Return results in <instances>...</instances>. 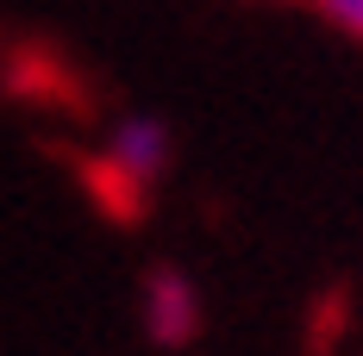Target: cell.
<instances>
[{"instance_id":"obj_1","label":"cell","mask_w":363,"mask_h":356,"mask_svg":"<svg viewBox=\"0 0 363 356\" xmlns=\"http://www.w3.org/2000/svg\"><path fill=\"white\" fill-rule=\"evenodd\" d=\"M145 338L163 344V350L201 338V294H194V282H188L182 269H169V263L150 269V282H145Z\"/></svg>"},{"instance_id":"obj_2","label":"cell","mask_w":363,"mask_h":356,"mask_svg":"<svg viewBox=\"0 0 363 356\" xmlns=\"http://www.w3.org/2000/svg\"><path fill=\"white\" fill-rule=\"evenodd\" d=\"M107 163L119 169V176L132 181V188H145L169 169V125L163 119H150V113H132V119H119L107 138Z\"/></svg>"},{"instance_id":"obj_3","label":"cell","mask_w":363,"mask_h":356,"mask_svg":"<svg viewBox=\"0 0 363 356\" xmlns=\"http://www.w3.org/2000/svg\"><path fill=\"white\" fill-rule=\"evenodd\" d=\"M313 6H320L345 38H357V44H363V0H313Z\"/></svg>"}]
</instances>
